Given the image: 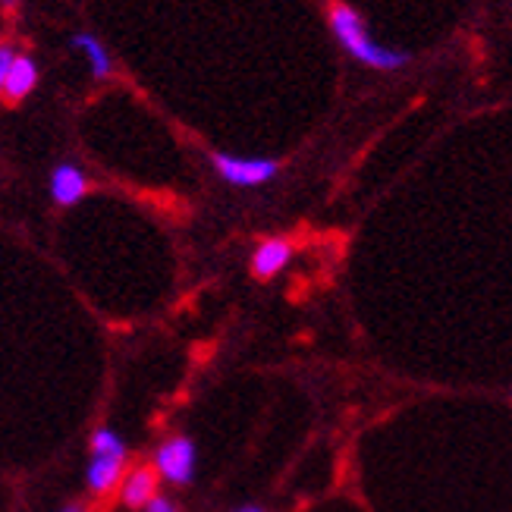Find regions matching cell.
<instances>
[{"mask_svg": "<svg viewBox=\"0 0 512 512\" xmlns=\"http://www.w3.org/2000/svg\"><path fill=\"white\" fill-rule=\"evenodd\" d=\"M73 48L85 57L92 79L101 82V79H107L110 73H114V57H110L107 44L98 35H92V32H76L73 35Z\"/></svg>", "mask_w": 512, "mask_h": 512, "instance_id": "9", "label": "cell"}, {"mask_svg": "<svg viewBox=\"0 0 512 512\" xmlns=\"http://www.w3.org/2000/svg\"><path fill=\"white\" fill-rule=\"evenodd\" d=\"M129 469V447L117 428L98 425L88 443V465H85V491L95 500L117 494V487Z\"/></svg>", "mask_w": 512, "mask_h": 512, "instance_id": "2", "label": "cell"}, {"mask_svg": "<svg viewBox=\"0 0 512 512\" xmlns=\"http://www.w3.org/2000/svg\"><path fill=\"white\" fill-rule=\"evenodd\" d=\"M10 60H13V48L10 44H0V92H4V79L10 70Z\"/></svg>", "mask_w": 512, "mask_h": 512, "instance_id": "11", "label": "cell"}, {"mask_svg": "<svg viewBox=\"0 0 512 512\" xmlns=\"http://www.w3.org/2000/svg\"><path fill=\"white\" fill-rule=\"evenodd\" d=\"M158 475H154V469L151 465H132V469H126V475H123V481H120V487H117V494H120V503L126 506V509H136V512H142L148 503H151V497L158 494Z\"/></svg>", "mask_w": 512, "mask_h": 512, "instance_id": "6", "label": "cell"}, {"mask_svg": "<svg viewBox=\"0 0 512 512\" xmlns=\"http://www.w3.org/2000/svg\"><path fill=\"white\" fill-rule=\"evenodd\" d=\"M142 512H183V509H180V503H176L173 497H167V494H161V491H158V494L151 497V503H148Z\"/></svg>", "mask_w": 512, "mask_h": 512, "instance_id": "10", "label": "cell"}, {"mask_svg": "<svg viewBox=\"0 0 512 512\" xmlns=\"http://www.w3.org/2000/svg\"><path fill=\"white\" fill-rule=\"evenodd\" d=\"M0 4H4V7H7V10H13V7H16V4H19V0H0Z\"/></svg>", "mask_w": 512, "mask_h": 512, "instance_id": "14", "label": "cell"}, {"mask_svg": "<svg viewBox=\"0 0 512 512\" xmlns=\"http://www.w3.org/2000/svg\"><path fill=\"white\" fill-rule=\"evenodd\" d=\"M151 469L158 475V481L173 484V487H189L195 481L198 469V447L195 440L186 434H173L167 437L158 450H154Z\"/></svg>", "mask_w": 512, "mask_h": 512, "instance_id": "3", "label": "cell"}, {"mask_svg": "<svg viewBox=\"0 0 512 512\" xmlns=\"http://www.w3.org/2000/svg\"><path fill=\"white\" fill-rule=\"evenodd\" d=\"M214 173L224 183L236 189H258L264 183H271L280 173V164L274 158H255V154H230V151H217L214 158Z\"/></svg>", "mask_w": 512, "mask_h": 512, "instance_id": "4", "label": "cell"}, {"mask_svg": "<svg viewBox=\"0 0 512 512\" xmlns=\"http://www.w3.org/2000/svg\"><path fill=\"white\" fill-rule=\"evenodd\" d=\"M60 512H92V509H88V506H82V503H66Z\"/></svg>", "mask_w": 512, "mask_h": 512, "instance_id": "13", "label": "cell"}, {"mask_svg": "<svg viewBox=\"0 0 512 512\" xmlns=\"http://www.w3.org/2000/svg\"><path fill=\"white\" fill-rule=\"evenodd\" d=\"M293 255H296V249H293V242H289V239L267 236V239L258 242L255 252H252V274L258 280H274V277H280L286 271L289 264H293Z\"/></svg>", "mask_w": 512, "mask_h": 512, "instance_id": "5", "label": "cell"}, {"mask_svg": "<svg viewBox=\"0 0 512 512\" xmlns=\"http://www.w3.org/2000/svg\"><path fill=\"white\" fill-rule=\"evenodd\" d=\"M35 85H38V63H35V57H29V54H13L7 79H4V95H7V101L29 98L35 92Z\"/></svg>", "mask_w": 512, "mask_h": 512, "instance_id": "8", "label": "cell"}, {"mask_svg": "<svg viewBox=\"0 0 512 512\" xmlns=\"http://www.w3.org/2000/svg\"><path fill=\"white\" fill-rule=\"evenodd\" d=\"M327 22H330L333 38L340 41V48L352 60H359L362 66H371V70H381V73H393V70H403V66L409 63L406 51H396L381 41H374L368 26H365V16L352 4H346V0L330 4Z\"/></svg>", "mask_w": 512, "mask_h": 512, "instance_id": "1", "label": "cell"}, {"mask_svg": "<svg viewBox=\"0 0 512 512\" xmlns=\"http://www.w3.org/2000/svg\"><path fill=\"white\" fill-rule=\"evenodd\" d=\"M51 198L57 208H76L88 195V176L79 164H57L51 170Z\"/></svg>", "mask_w": 512, "mask_h": 512, "instance_id": "7", "label": "cell"}, {"mask_svg": "<svg viewBox=\"0 0 512 512\" xmlns=\"http://www.w3.org/2000/svg\"><path fill=\"white\" fill-rule=\"evenodd\" d=\"M233 512H267L264 506H258V503H242V506H236Z\"/></svg>", "mask_w": 512, "mask_h": 512, "instance_id": "12", "label": "cell"}]
</instances>
